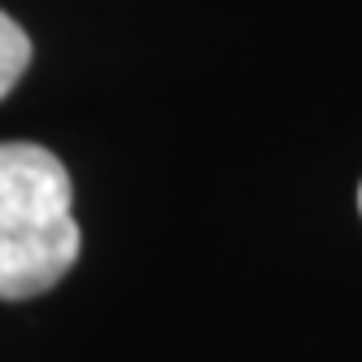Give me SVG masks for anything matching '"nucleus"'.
<instances>
[{
  "label": "nucleus",
  "mask_w": 362,
  "mask_h": 362,
  "mask_svg": "<svg viewBox=\"0 0 362 362\" xmlns=\"http://www.w3.org/2000/svg\"><path fill=\"white\" fill-rule=\"evenodd\" d=\"M31 66V40L18 27L9 13H0V100L13 92V83L22 79V70Z\"/></svg>",
  "instance_id": "nucleus-2"
},
{
  "label": "nucleus",
  "mask_w": 362,
  "mask_h": 362,
  "mask_svg": "<svg viewBox=\"0 0 362 362\" xmlns=\"http://www.w3.org/2000/svg\"><path fill=\"white\" fill-rule=\"evenodd\" d=\"M358 205H362V192H358Z\"/></svg>",
  "instance_id": "nucleus-3"
},
{
  "label": "nucleus",
  "mask_w": 362,
  "mask_h": 362,
  "mask_svg": "<svg viewBox=\"0 0 362 362\" xmlns=\"http://www.w3.org/2000/svg\"><path fill=\"white\" fill-rule=\"evenodd\" d=\"M79 257L70 175L40 144H0V301L48 293Z\"/></svg>",
  "instance_id": "nucleus-1"
}]
</instances>
